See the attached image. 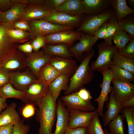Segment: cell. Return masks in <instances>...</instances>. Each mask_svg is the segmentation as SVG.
Returning a JSON list of instances; mask_svg holds the SVG:
<instances>
[{
    "instance_id": "obj_1",
    "label": "cell",
    "mask_w": 134,
    "mask_h": 134,
    "mask_svg": "<svg viewBox=\"0 0 134 134\" xmlns=\"http://www.w3.org/2000/svg\"><path fill=\"white\" fill-rule=\"evenodd\" d=\"M36 104L38 107L36 119L40 125L37 134H52V129L56 116L57 103L49 90L46 96Z\"/></svg>"
},
{
    "instance_id": "obj_2",
    "label": "cell",
    "mask_w": 134,
    "mask_h": 134,
    "mask_svg": "<svg viewBox=\"0 0 134 134\" xmlns=\"http://www.w3.org/2000/svg\"><path fill=\"white\" fill-rule=\"evenodd\" d=\"M94 53L93 49L90 53L84 57L74 74L70 78L68 88L64 93L65 95L78 91L93 80L95 74L89 66V63Z\"/></svg>"
},
{
    "instance_id": "obj_3",
    "label": "cell",
    "mask_w": 134,
    "mask_h": 134,
    "mask_svg": "<svg viewBox=\"0 0 134 134\" xmlns=\"http://www.w3.org/2000/svg\"><path fill=\"white\" fill-rule=\"evenodd\" d=\"M11 28L12 24L3 22L0 24V67H2L17 52V43L7 33L8 30Z\"/></svg>"
},
{
    "instance_id": "obj_4",
    "label": "cell",
    "mask_w": 134,
    "mask_h": 134,
    "mask_svg": "<svg viewBox=\"0 0 134 134\" xmlns=\"http://www.w3.org/2000/svg\"><path fill=\"white\" fill-rule=\"evenodd\" d=\"M97 46L98 56L96 60L91 64V69L100 72L111 68L114 65L112 57L117 48L115 46L108 45L104 42L99 43Z\"/></svg>"
},
{
    "instance_id": "obj_5",
    "label": "cell",
    "mask_w": 134,
    "mask_h": 134,
    "mask_svg": "<svg viewBox=\"0 0 134 134\" xmlns=\"http://www.w3.org/2000/svg\"><path fill=\"white\" fill-rule=\"evenodd\" d=\"M115 16V11L111 8L100 14L88 16L81 23L77 31L93 36L98 28L109 19Z\"/></svg>"
},
{
    "instance_id": "obj_6",
    "label": "cell",
    "mask_w": 134,
    "mask_h": 134,
    "mask_svg": "<svg viewBox=\"0 0 134 134\" xmlns=\"http://www.w3.org/2000/svg\"><path fill=\"white\" fill-rule=\"evenodd\" d=\"M33 37L38 35L46 36L65 30H73V27L53 24L43 19L29 21Z\"/></svg>"
},
{
    "instance_id": "obj_7",
    "label": "cell",
    "mask_w": 134,
    "mask_h": 134,
    "mask_svg": "<svg viewBox=\"0 0 134 134\" xmlns=\"http://www.w3.org/2000/svg\"><path fill=\"white\" fill-rule=\"evenodd\" d=\"M103 77L102 83L100 85L101 90L99 97L95 100L98 103V107L96 110L99 116L103 115V110L104 103L107 100L108 95L111 90L112 86L110 84L114 78L112 71L110 68L108 69L101 72Z\"/></svg>"
},
{
    "instance_id": "obj_8",
    "label": "cell",
    "mask_w": 134,
    "mask_h": 134,
    "mask_svg": "<svg viewBox=\"0 0 134 134\" xmlns=\"http://www.w3.org/2000/svg\"><path fill=\"white\" fill-rule=\"evenodd\" d=\"M37 79L29 69L11 72L9 82L16 89L25 92Z\"/></svg>"
},
{
    "instance_id": "obj_9",
    "label": "cell",
    "mask_w": 134,
    "mask_h": 134,
    "mask_svg": "<svg viewBox=\"0 0 134 134\" xmlns=\"http://www.w3.org/2000/svg\"><path fill=\"white\" fill-rule=\"evenodd\" d=\"M61 100L68 111L76 110L90 112L95 110L90 100L86 101L82 99L76 92L63 96Z\"/></svg>"
},
{
    "instance_id": "obj_10",
    "label": "cell",
    "mask_w": 134,
    "mask_h": 134,
    "mask_svg": "<svg viewBox=\"0 0 134 134\" xmlns=\"http://www.w3.org/2000/svg\"><path fill=\"white\" fill-rule=\"evenodd\" d=\"M52 56L46 54L43 50L33 51L28 54L25 59V65L37 78L41 68L49 63Z\"/></svg>"
},
{
    "instance_id": "obj_11",
    "label": "cell",
    "mask_w": 134,
    "mask_h": 134,
    "mask_svg": "<svg viewBox=\"0 0 134 134\" xmlns=\"http://www.w3.org/2000/svg\"><path fill=\"white\" fill-rule=\"evenodd\" d=\"M43 19L56 25L73 27L79 25L83 18L82 16L70 15L56 11L52 12Z\"/></svg>"
},
{
    "instance_id": "obj_12",
    "label": "cell",
    "mask_w": 134,
    "mask_h": 134,
    "mask_svg": "<svg viewBox=\"0 0 134 134\" xmlns=\"http://www.w3.org/2000/svg\"><path fill=\"white\" fill-rule=\"evenodd\" d=\"M48 86L37 79L25 92L23 101L36 104L44 97L49 91Z\"/></svg>"
},
{
    "instance_id": "obj_13",
    "label": "cell",
    "mask_w": 134,
    "mask_h": 134,
    "mask_svg": "<svg viewBox=\"0 0 134 134\" xmlns=\"http://www.w3.org/2000/svg\"><path fill=\"white\" fill-rule=\"evenodd\" d=\"M98 40L93 36L82 34L79 41L71 47L69 51L73 57L78 58L82 57V60L83 55L90 53L93 46Z\"/></svg>"
},
{
    "instance_id": "obj_14",
    "label": "cell",
    "mask_w": 134,
    "mask_h": 134,
    "mask_svg": "<svg viewBox=\"0 0 134 134\" xmlns=\"http://www.w3.org/2000/svg\"><path fill=\"white\" fill-rule=\"evenodd\" d=\"M82 33L73 30H65L45 36L47 43H63L69 46L75 41L79 40Z\"/></svg>"
},
{
    "instance_id": "obj_15",
    "label": "cell",
    "mask_w": 134,
    "mask_h": 134,
    "mask_svg": "<svg viewBox=\"0 0 134 134\" xmlns=\"http://www.w3.org/2000/svg\"><path fill=\"white\" fill-rule=\"evenodd\" d=\"M114 95L116 100L122 102L134 97V85L114 78L111 82Z\"/></svg>"
},
{
    "instance_id": "obj_16",
    "label": "cell",
    "mask_w": 134,
    "mask_h": 134,
    "mask_svg": "<svg viewBox=\"0 0 134 134\" xmlns=\"http://www.w3.org/2000/svg\"><path fill=\"white\" fill-rule=\"evenodd\" d=\"M49 62L61 74L69 78L72 76L78 67L75 61L72 58L53 56Z\"/></svg>"
},
{
    "instance_id": "obj_17",
    "label": "cell",
    "mask_w": 134,
    "mask_h": 134,
    "mask_svg": "<svg viewBox=\"0 0 134 134\" xmlns=\"http://www.w3.org/2000/svg\"><path fill=\"white\" fill-rule=\"evenodd\" d=\"M28 4V0H13V3L10 9L1 12V18L2 22L12 24L20 19Z\"/></svg>"
},
{
    "instance_id": "obj_18",
    "label": "cell",
    "mask_w": 134,
    "mask_h": 134,
    "mask_svg": "<svg viewBox=\"0 0 134 134\" xmlns=\"http://www.w3.org/2000/svg\"><path fill=\"white\" fill-rule=\"evenodd\" d=\"M70 119L68 125L69 128L88 127L95 114L96 110L90 112H85L79 110L68 111Z\"/></svg>"
},
{
    "instance_id": "obj_19",
    "label": "cell",
    "mask_w": 134,
    "mask_h": 134,
    "mask_svg": "<svg viewBox=\"0 0 134 134\" xmlns=\"http://www.w3.org/2000/svg\"><path fill=\"white\" fill-rule=\"evenodd\" d=\"M55 130L52 134H64L68 127L70 119L69 112L61 100L57 101Z\"/></svg>"
},
{
    "instance_id": "obj_20",
    "label": "cell",
    "mask_w": 134,
    "mask_h": 134,
    "mask_svg": "<svg viewBox=\"0 0 134 134\" xmlns=\"http://www.w3.org/2000/svg\"><path fill=\"white\" fill-rule=\"evenodd\" d=\"M43 5L28 4L27 5L20 19L29 21L43 19L52 12Z\"/></svg>"
},
{
    "instance_id": "obj_21",
    "label": "cell",
    "mask_w": 134,
    "mask_h": 134,
    "mask_svg": "<svg viewBox=\"0 0 134 134\" xmlns=\"http://www.w3.org/2000/svg\"><path fill=\"white\" fill-rule=\"evenodd\" d=\"M81 1L84 8V14L88 16L101 14L110 7L109 0H82Z\"/></svg>"
},
{
    "instance_id": "obj_22",
    "label": "cell",
    "mask_w": 134,
    "mask_h": 134,
    "mask_svg": "<svg viewBox=\"0 0 134 134\" xmlns=\"http://www.w3.org/2000/svg\"><path fill=\"white\" fill-rule=\"evenodd\" d=\"M121 103L117 101L115 98L112 87L110 93L107 109L102 116L103 124L104 127L108 126L109 123L116 118L121 112L122 108Z\"/></svg>"
},
{
    "instance_id": "obj_23",
    "label": "cell",
    "mask_w": 134,
    "mask_h": 134,
    "mask_svg": "<svg viewBox=\"0 0 134 134\" xmlns=\"http://www.w3.org/2000/svg\"><path fill=\"white\" fill-rule=\"evenodd\" d=\"M17 105L12 102L7 106L6 109L0 114V126L8 124L13 125L21 120L16 109Z\"/></svg>"
},
{
    "instance_id": "obj_24",
    "label": "cell",
    "mask_w": 134,
    "mask_h": 134,
    "mask_svg": "<svg viewBox=\"0 0 134 134\" xmlns=\"http://www.w3.org/2000/svg\"><path fill=\"white\" fill-rule=\"evenodd\" d=\"M57 11L77 16H82L84 13L83 6L79 0H65Z\"/></svg>"
},
{
    "instance_id": "obj_25",
    "label": "cell",
    "mask_w": 134,
    "mask_h": 134,
    "mask_svg": "<svg viewBox=\"0 0 134 134\" xmlns=\"http://www.w3.org/2000/svg\"><path fill=\"white\" fill-rule=\"evenodd\" d=\"M69 78L61 74L48 86L49 89L54 100L56 102L62 91H66L67 89Z\"/></svg>"
},
{
    "instance_id": "obj_26",
    "label": "cell",
    "mask_w": 134,
    "mask_h": 134,
    "mask_svg": "<svg viewBox=\"0 0 134 134\" xmlns=\"http://www.w3.org/2000/svg\"><path fill=\"white\" fill-rule=\"evenodd\" d=\"M110 5L115 12L116 17L118 22L134 14V10L128 6L126 0H111Z\"/></svg>"
},
{
    "instance_id": "obj_27",
    "label": "cell",
    "mask_w": 134,
    "mask_h": 134,
    "mask_svg": "<svg viewBox=\"0 0 134 134\" xmlns=\"http://www.w3.org/2000/svg\"><path fill=\"white\" fill-rule=\"evenodd\" d=\"M66 44L60 43L46 45L43 51L46 54L52 56L65 58H72L73 56Z\"/></svg>"
},
{
    "instance_id": "obj_28",
    "label": "cell",
    "mask_w": 134,
    "mask_h": 134,
    "mask_svg": "<svg viewBox=\"0 0 134 134\" xmlns=\"http://www.w3.org/2000/svg\"><path fill=\"white\" fill-rule=\"evenodd\" d=\"M61 74L49 62L45 65L40 69L37 78L48 86Z\"/></svg>"
},
{
    "instance_id": "obj_29",
    "label": "cell",
    "mask_w": 134,
    "mask_h": 134,
    "mask_svg": "<svg viewBox=\"0 0 134 134\" xmlns=\"http://www.w3.org/2000/svg\"><path fill=\"white\" fill-rule=\"evenodd\" d=\"M17 52L16 55L8 60L2 67L10 72L18 71L26 67V58Z\"/></svg>"
},
{
    "instance_id": "obj_30",
    "label": "cell",
    "mask_w": 134,
    "mask_h": 134,
    "mask_svg": "<svg viewBox=\"0 0 134 134\" xmlns=\"http://www.w3.org/2000/svg\"><path fill=\"white\" fill-rule=\"evenodd\" d=\"M24 92L15 89L9 82L0 87V96L6 99L13 98L23 101Z\"/></svg>"
},
{
    "instance_id": "obj_31",
    "label": "cell",
    "mask_w": 134,
    "mask_h": 134,
    "mask_svg": "<svg viewBox=\"0 0 134 134\" xmlns=\"http://www.w3.org/2000/svg\"><path fill=\"white\" fill-rule=\"evenodd\" d=\"M112 60L114 65L118 66L130 72L134 75V59L127 57L116 51L113 55Z\"/></svg>"
},
{
    "instance_id": "obj_32",
    "label": "cell",
    "mask_w": 134,
    "mask_h": 134,
    "mask_svg": "<svg viewBox=\"0 0 134 134\" xmlns=\"http://www.w3.org/2000/svg\"><path fill=\"white\" fill-rule=\"evenodd\" d=\"M107 30L104 42L109 45H112V39L120 29L119 23L116 16L111 18L107 22Z\"/></svg>"
},
{
    "instance_id": "obj_33",
    "label": "cell",
    "mask_w": 134,
    "mask_h": 134,
    "mask_svg": "<svg viewBox=\"0 0 134 134\" xmlns=\"http://www.w3.org/2000/svg\"><path fill=\"white\" fill-rule=\"evenodd\" d=\"M110 69L114 78L122 81L130 82L134 81V75L128 70L115 65H113Z\"/></svg>"
},
{
    "instance_id": "obj_34",
    "label": "cell",
    "mask_w": 134,
    "mask_h": 134,
    "mask_svg": "<svg viewBox=\"0 0 134 134\" xmlns=\"http://www.w3.org/2000/svg\"><path fill=\"white\" fill-rule=\"evenodd\" d=\"M133 38L126 32L120 29L113 37L112 40L118 50L125 47Z\"/></svg>"
},
{
    "instance_id": "obj_35",
    "label": "cell",
    "mask_w": 134,
    "mask_h": 134,
    "mask_svg": "<svg viewBox=\"0 0 134 134\" xmlns=\"http://www.w3.org/2000/svg\"><path fill=\"white\" fill-rule=\"evenodd\" d=\"M124 119L122 115L119 114L109 123L108 126V132L110 134H125L123 123Z\"/></svg>"
},
{
    "instance_id": "obj_36",
    "label": "cell",
    "mask_w": 134,
    "mask_h": 134,
    "mask_svg": "<svg viewBox=\"0 0 134 134\" xmlns=\"http://www.w3.org/2000/svg\"><path fill=\"white\" fill-rule=\"evenodd\" d=\"M7 33L13 41L17 43L24 42L28 40L30 37H33L31 33L13 28L9 29Z\"/></svg>"
},
{
    "instance_id": "obj_37",
    "label": "cell",
    "mask_w": 134,
    "mask_h": 134,
    "mask_svg": "<svg viewBox=\"0 0 134 134\" xmlns=\"http://www.w3.org/2000/svg\"><path fill=\"white\" fill-rule=\"evenodd\" d=\"M121 112L126 120L128 134H134V107H124Z\"/></svg>"
},
{
    "instance_id": "obj_38",
    "label": "cell",
    "mask_w": 134,
    "mask_h": 134,
    "mask_svg": "<svg viewBox=\"0 0 134 134\" xmlns=\"http://www.w3.org/2000/svg\"><path fill=\"white\" fill-rule=\"evenodd\" d=\"M88 134H105L97 112L88 127Z\"/></svg>"
},
{
    "instance_id": "obj_39",
    "label": "cell",
    "mask_w": 134,
    "mask_h": 134,
    "mask_svg": "<svg viewBox=\"0 0 134 134\" xmlns=\"http://www.w3.org/2000/svg\"><path fill=\"white\" fill-rule=\"evenodd\" d=\"M120 29L134 38V19L131 16L127 17L118 22Z\"/></svg>"
},
{
    "instance_id": "obj_40",
    "label": "cell",
    "mask_w": 134,
    "mask_h": 134,
    "mask_svg": "<svg viewBox=\"0 0 134 134\" xmlns=\"http://www.w3.org/2000/svg\"><path fill=\"white\" fill-rule=\"evenodd\" d=\"M121 55L134 59V38L130 41L124 48L117 50Z\"/></svg>"
},
{
    "instance_id": "obj_41",
    "label": "cell",
    "mask_w": 134,
    "mask_h": 134,
    "mask_svg": "<svg viewBox=\"0 0 134 134\" xmlns=\"http://www.w3.org/2000/svg\"><path fill=\"white\" fill-rule=\"evenodd\" d=\"M33 51L37 52L41 48H44L47 43L45 37L42 35L36 36L31 42Z\"/></svg>"
},
{
    "instance_id": "obj_42",
    "label": "cell",
    "mask_w": 134,
    "mask_h": 134,
    "mask_svg": "<svg viewBox=\"0 0 134 134\" xmlns=\"http://www.w3.org/2000/svg\"><path fill=\"white\" fill-rule=\"evenodd\" d=\"M30 128L29 125L25 124L23 121L21 120L18 123L13 125L12 134H27Z\"/></svg>"
},
{
    "instance_id": "obj_43",
    "label": "cell",
    "mask_w": 134,
    "mask_h": 134,
    "mask_svg": "<svg viewBox=\"0 0 134 134\" xmlns=\"http://www.w3.org/2000/svg\"><path fill=\"white\" fill-rule=\"evenodd\" d=\"M65 0H45L43 6L52 11H57Z\"/></svg>"
},
{
    "instance_id": "obj_44",
    "label": "cell",
    "mask_w": 134,
    "mask_h": 134,
    "mask_svg": "<svg viewBox=\"0 0 134 134\" xmlns=\"http://www.w3.org/2000/svg\"><path fill=\"white\" fill-rule=\"evenodd\" d=\"M13 28L28 32L32 33L31 30L29 22L22 19L17 20L12 24Z\"/></svg>"
},
{
    "instance_id": "obj_45",
    "label": "cell",
    "mask_w": 134,
    "mask_h": 134,
    "mask_svg": "<svg viewBox=\"0 0 134 134\" xmlns=\"http://www.w3.org/2000/svg\"><path fill=\"white\" fill-rule=\"evenodd\" d=\"M35 109L34 104L28 103L23 108L21 111L22 116L27 119L33 116L35 113Z\"/></svg>"
},
{
    "instance_id": "obj_46",
    "label": "cell",
    "mask_w": 134,
    "mask_h": 134,
    "mask_svg": "<svg viewBox=\"0 0 134 134\" xmlns=\"http://www.w3.org/2000/svg\"><path fill=\"white\" fill-rule=\"evenodd\" d=\"M11 72L0 67V87L9 82Z\"/></svg>"
},
{
    "instance_id": "obj_47",
    "label": "cell",
    "mask_w": 134,
    "mask_h": 134,
    "mask_svg": "<svg viewBox=\"0 0 134 134\" xmlns=\"http://www.w3.org/2000/svg\"><path fill=\"white\" fill-rule=\"evenodd\" d=\"M107 22L98 28L94 34L93 36L98 40L103 39L105 36L107 28Z\"/></svg>"
},
{
    "instance_id": "obj_48",
    "label": "cell",
    "mask_w": 134,
    "mask_h": 134,
    "mask_svg": "<svg viewBox=\"0 0 134 134\" xmlns=\"http://www.w3.org/2000/svg\"><path fill=\"white\" fill-rule=\"evenodd\" d=\"M88 127H67L64 134H88Z\"/></svg>"
},
{
    "instance_id": "obj_49",
    "label": "cell",
    "mask_w": 134,
    "mask_h": 134,
    "mask_svg": "<svg viewBox=\"0 0 134 134\" xmlns=\"http://www.w3.org/2000/svg\"><path fill=\"white\" fill-rule=\"evenodd\" d=\"M76 92L79 97L84 100H90L92 98L90 92L85 88H82Z\"/></svg>"
},
{
    "instance_id": "obj_50",
    "label": "cell",
    "mask_w": 134,
    "mask_h": 134,
    "mask_svg": "<svg viewBox=\"0 0 134 134\" xmlns=\"http://www.w3.org/2000/svg\"><path fill=\"white\" fill-rule=\"evenodd\" d=\"M18 48L21 51L28 54L32 53L33 50L31 42H30L18 45L17 46Z\"/></svg>"
},
{
    "instance_id": "obj_51",
    "label": "cell",
    "mask_w": 134,
    "mask_h": 134,
    "mask_svg": "<svg viewBox=\"0 0 134 134\" xmlns=\"http://www.w3.org/2000/svg\"><path fill=\"white\" fill-rule=\"evenodd\" d=\"M13 125L8 124L0 126V134H12Z\"/></svg>"
},
{
    "instance_id": "obj_52",
    "label": "cell",
    "mask_w": 134,
    "mask_h": 134,
    "mask_svg": "<svg viewBox=\"0 0 134 134\" xmlns=\"http://www.w3.org/2000/svg\"><path fill=\"white\" fill-rule=\"evenodd\" d=\"M13 3V0H0V11L1 10H8Z\"/></svg>"
},
{
    "instance_id": "obj_53",
    "label": "cell",
    "mask_w": 134,
    "mask_h": 134,
    "mask_svg": "<svg viewBox=\"0 0 134 134\" xmlns=\"http://www.w3.org/2000/svg\"><path fill=\"white\" fill-rule=\"evenodd\" d=\"M121 105L122 108L126 107H134V97L122 102Z\"/></svg>"
},
{
    "instance_id": "obj_54",
    "label": "cell",
    "mask_w": 134,
    "mask_h": 134,
    "mask_svg": "<svg viewBox=\"0 0 134 134\" xmlns=\"http://www.w3.org/2000/svg\"><path fill=\"white\" fill-rule=\"evenodd\" d=\"M6 99L0 96V114L2 110L7 106Z\"/></svg>"
},
{
    "instance_id": "obj_55",
    "label": "cell",
    "mask_w": 134,
    "mask_h": 134,
    "mask_svg": "<svg viewBox=\"0 0 134 134\" xmlns=\"http://www.w3.org/2000/svg\"><path fill=\"white\" fill-rule=\"evenodd\" d=\"M44 0H28V3L30 4L43 5Z\"/></svg>"
},
{
    "instance_id": "obj_56",
    "label": "cell",
    "mask_w": 134,
    "mask_h": 134,
    "mask_svg": "<svg viewBox=\"0 0 134 134\" xmlns=\"http://www.w3.org/2000/svg\"><path fill=\"white\" fill-rule=\"evenodd\" d=\"M127 1L129 4L132 6H134V0H128Z\"/></svg>"
},
{
    "instance_id": "obj_57",
    "label": "cell",
    "mask_w": 134,
    "mask_h": 134,
    "mask_svg": "<svg viewBox=\"0 0 134 134\" xmlns=\"http://www.w3.org/2000/svg\"><path fill=\"white\" fill-rule=\"evenodd\" d=\"M104 131L105 134H110L108 132V130L106 128L105 129Z\"/></svg>"
},
{
    "instance_id": "obj_58",
    "label": "cell",
    "mask_w": 134,
    "mask_h": 134,
    "mask_svg": "<svg viewBox=\"0 0 134 134\" xmlns=\"http://www.w3.org/2000/svg\"><path fill=\"white\" fill-rule=\"evenodd\" d=\"M1 12H2L0 11V24L2 23L1 18Z\"/></svg>"
}]
</instances>
